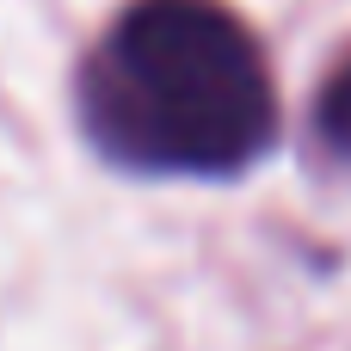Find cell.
<instances>
[{"mask_svg":"<svg viewBox=\"0 0 351 351\" xmlns=\"http://www.w3.org/2000/svg\"><path fill=\"white\" fill-rule=\"evenodd\" d=\"M93 142L142 173L222 179L278 136L253 31L222 0H136L80 80Z\"/></svg>","mask_w":351,"mask_h":351,"instance_id":"obj_1","label":"cell"},{"mask_svg":"<svg viewBox=\"0 0 351 351\" xmlns=\"http://www.w3.org/2000/svg\"><path fill=\"white\" fill-rule=\"evenodd\" d=\"M321 136L351 160V62L327 80V93H321Z\"/></svg>","mask_w":351,"mask_h":351,"instance_id":"obj_2","label":"cell"}]
</instances>
